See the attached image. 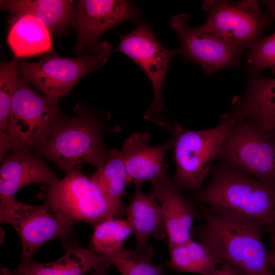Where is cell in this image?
<instances>
[{"mask_svg":"<svg viewBox=\"0 0 275 275\" xmlns=\"http://www.w3.org/2000/svg\"><path fill=\"white\" fill-rule=\"evenodd\" d=\"M200 210L204 222L194 227L193 235L209 246L219 262H229L246 275H273L262 240L263 223L218 213L203 204Z\"/></svg>","mask_w":275,"mask_h":275,"instance_id":"1","label":"cell"},{"mask_svg":"<svg viewBox=\"0 0 275 275\" xmlns=\"http://www.w3.org/2000/svg\"><path fill=\"white\" fill-rule=\"evenodd\" d=\"M210 172L208 184L190 199L218 213L275 227V188L224 161L211 167Z\"/></svg>","mask_w":275,"mask_h":275,"instance_id":"2","label":"cell"},{"mask_svg":"<svg viewBox=\"0 0 275 275\" xmlns=\"http://www.w3.org/2000/svg\"><path fill=\"white\" fill-rule=\"evenodd\" d=\"M236 105L226 114L218 126L204 130L187 129L178 123L169 122L167 129L172 134L173 160L176 172L172 179L179 189L194 194L203 189V183L217 158L230 131L241 115Z\"/></svg>","mask_w":275,"mask_h":275,"instance_id":"3","label":"cell"},{"mask_svg":"<svg viewBox=\"0 0 275 275\" xmlns=\"http://www.w3.org/2000/svg\"><path fill=\"white\" fill-rule=\"evenodd\" d=\"M103 133L101 123L91 113L79 111L71 118L62 115L45 145L34 154L53 161L66 173L82 163L97 169L107 155Z\"/></svg>","mask_w":275,"mask_h":275,"instance_id":"4","label":"cell"},{"mask_svg":"<svg viewBox=\"0 0 275 275\" xmlns=\"http://www.w3.org/2000/svg\"><path fill=\"white\" fill-rule=\"evenodd\" d=\"M80 168V165L74 167L52 184L43 185L37 198L75 223L81 221L95 226L111 217L120 218L126 208L111 203Z\"/></svg>","mask_w":275,"mask_h":275,"instance_id":"5","label":"cell"},{"mask_svg":"<svg viewBox=\"0 0 275 275\" xmlns=\"http://www.w3.org/2000/svg\"><path fill=\"white\" fill-rule=\"evenodd\" d=\"M59 100L36 92L21 76L14 94L7 132L11 152L33 153L42 148L63 114Z\"/></svg>","mask_w":275,"mask_h":275,"instance_id":"6","label":"cell"},{"mask_svg":"<svg viewBox=\"0 0 275 275\" xmlns=\"http://www.w3.org/2000/svg\"><path fill=\"white\" fill-rule=\"evenodd\" d=\"M217 158L275 188V142L263 126L242 108Z\"/></svg>","mask_w":275,"mask_h":275,"instance_id":"7","label":"cell"},{"mask_svg":"<svg viewBox=\"0 0 275 275\" xmlns=\"http://www.w3.org/2000/svg\"><path fill=\"white\" fill-rule=\"evenodd\" d=\"M0 222L11 225L22 245L20 263L32 261L36 250L50 240L71 237L75 223L60 211L42 203L31 205L15 197L0 198Z\"/></svg>","mask_w":275,"mask_h":275,"instance_id":"8","label":"cell"},{"mask_svg":"<svg viewBox=\"0 0 275 275\" xmlns=\"http://www.w3.org/2000/svg\"><path fill=\"white\" fill-rule=\"evenodd\" d=\"M111 51L71 58L49 53L36 62L17 58V65L20 75L28 84L44 96L59 100L81 77L103 66Z\"/></svg>","mask_w":275,"mask_h":275,"instance_id":"9","label":"cell"},{"mask_svg":"<svg viewBox=\"0 0 275 275\" xmlns=\"http://www.w3.org/2000/svg\"><path fill=\"white\" fill-rule=\"evenodd\" d=\"M203 9L208 15L205 22L197 27L200 31L249 48L260 40L274 20L254 0L205 1Z\"/></svg>","mask_w":275,"mask_h":275,"instance_id":"10","label":"cell"},{"mask_svg":"<svg viewBox=\"0 0 275 275\" xmlns=\"http://www.w3.org/2000/svg\"><path fill=\"white\" fill-rule=\"evenodd\" d=\"M119 36L120 43L114 51L125 54L140 66L153 86V100L144 119L166 127L168 122L162 115L163 81L172 58L181 54L180 48H166L156 39L149 25L143 21L129 33Z\"/></svg>","mask_w":275,"mask_h":275,"instance_id":"11","label":"cell"},{"mask_svg":"<svg viewBox=\"0 0 275 275\" xmlns=\"http://www.w3.org/2000/svg\"><path fill=\"white\" fill-rule=\"evenodd\" d=\"M140 18L139 9L127 1H77L72 25L77 36L74 51L79 53L85 48L95 54L111 51L110 44L99 37L120 23L138 22Z\"/></svg>","mask_w":275,"mask_h":275,"instance_id":"12","label":"cell"},{"mask_svg":"<svg viewBox=\"0 0 275 275\" xmlns=\"http://www.w3.org/2000/svg\"><path fill=\"white\" fill-rule=\"evenodd\" d=\"M188 16L180 14L171 20L170 26L180 41L181 55L187 62L194 61L209 76L229 67H239L244 45L200 31L188 25Z\"/></svg>","mask_w":275,"mask_h":275,"instance_id":"13","label":"cell"},{"mask_svg":"<svg viewBox=\"0 0 275 275\" xmlns=\"http://www.w3.org/2000/svg\"><path fill=\"white\" fill-rule=\"evenodd\" d=\"M151 182L149 194L161 207L169 249L193 239V222L202 218L201 210L182 195L170 177L168 169Z\"/></svg>","mask_w":275,"mask_h":275,"instance_id":"14","label":"cell"},{"mask_svg":"<svg viewBox=\"0 0 275 275\" xmlns=\"http://www.w3.org/2000/svg\"><path fill=\"white\" fill-rule=\"evenodd\" d=\"M148 132L136 131L126 139L120 151L127 172L129 181L135 187L151 182L168 169L164 163L166 152L172 149V141L152 147Z\"/></svg>","mask_w":275,"mask_h":275,"instance_id":"15","label":"cell"},{"mask_svg":"<svg viewBox=\"0 0 275 275\" xmlns=\"http://www.w3.org/2000/svg\"><path fill=\"white\" fill-rule=\"evenodd\" d=\"M59 180L42 158L31 152H11L0 169V198L14 197L21 188L33 184H52Z\"/></svg>","mask_w":275,"mask_h":275,"instance_id":"16","label":"cell"},{"mask_svg":"<svg viewBox=\"0 0 275 275\" xmlns=\"http://www.w3.org/2000/svg\"><path fill=\"white\" fill-rule=\"evenodd\" d=\"M125 214L136 238L135 250L150 260L153 250L147 243L148 238L152 237L163 240L167 237L164 217L159 203L150 194L145 193L141 187H135Z\"/></svg>","mask_w":275,"mask_h":275,"instance_id":"17","label":"cell"},{"mask_svg":"<svg viewBox=\"0 0 275 275\" xmlns=\"http://www.w3.org/2000/svg\"><path fill=\"white\" fill-rule=\"evenodd\" d=\"M0 7L10 12L11 21L23 15L34 16L51 35L67 34L75 14L71 0H1Z\"/></svg>","mask_w":275,"mask_h":275,"instance_id":"18","label":"cell"},{"mask_svg":"<svg viewBox=\"0 0 275 275\" xmlns=\"http://www.w3.org/2000/svg\"><path fill=\"white\" fill-rule=\"evenodd\" d=\"M69 238L61 240L65 252L61 258L47 263L32 260L19 263L12 275H85L89 272L102 257L80 247L75 240L69 241Z\"/></svg>","mask_w":275,"mask_h":275,"instance_id":"19","label":"cell"},{"mask_svg":"<svg viewBox=\"0 0 275 275\" xmlns=\"http://www.w3.org/2000/svg\"><path fill=\"white\" fill-rule=\"evenodd\" d=\"M245 95L235 99L245 113L256 119L265 130L275 132V78H268L249 69Z\"/></svg>","mask_w":275,"mask_h":275,"instance_id":"20","label":"cell"},{"mask_svg":"<svg viewBox=\"0 0 275 275\" xmlns=\"http://www.w3.org/2000/svg\"><path fill=\"white\" fill-rule=\"evenodd\" d=\"M11 22L6 41L16 58L52 50L51 35L38 19L31 15H23Z\"/></svg>","mask_w":275,"mask_h":275,"instance_id":"21","label":"cell"},{"mask_svg":"<svg viewBox=\"0 0 275 275\" xmlns=\"http://www.w3.org/2000/svg\"><path fill=\"white\" fill-rule=\"evenodd\" d=\"M169 268L180 272L211 275L219 260L207 245L193 239L169 249Z\"/></svg>","mask_w":275,"mask_h":275,"instance_id":"22","label":"cell"},{"mask_svg":"<svg viewBox=\"0 0 275 275\" xmlns=\"http://www.w3.org/2000/svg\"><path fill=\"white\" fill-rule=\"evenodd\" d=\"M91 179L111 203L118 207L126 208L122 196L129 181L120 151L114 149L107 151L105 162L97 169Z\"/></svg>","mask_w":275,"mask_h":275,"instance_id":"23","label":"cell"},{"mask_svg":"<svg viewBox=\"0 0 275 275\" xmlns=\"http://www.w3.org/2000/svg\"><path fill=\"white\" fill-rule=\"evenodd\" d=\"M94 227L90 249L99 256L123 248L124 241L132 233L126 219L111 217Z\"/></svg>","mask_w":275,"mask_h":275,"instance_id":"24","label":"cell"},{"mask_svg":"<svg viewBox=\"0 0 275 275\" xmlns=\"http://www.w3.org/2000/svg\"><path fill=\"white\" fill-rule=\"evenodd\" d=\"M101 256L114 265L121 275H164L162 265L150 263L135 250L122 248Z\"/></svg>","mask_w":275,"mask_h":275,"instance_id":"25","label":"cell"},{"mask_svg":"<svg viewBox=\"0 0 275 275\" xmlns=\"http://www.w3.org/2000/svg\"><path fill=\"white\" fill-rule=\"evenodd\" d=\"M20 77L17 58L1 63L0 133L7 131L12 100Z\"/></svg>","mask_w":275,"mask_h":275,"instance_id":"26","label":"cell"},{"mask_svg":"<svg viewBox=\"0 0 275 275\" xmlns=\"http://www.w3.org/2000/svg\"><path fill=\"white\" fill-rule=\"evenodd\" d=\"M248 63L251 69L259 72L266 68L275 72V32L259 40L246 51Z\"/></svg>","mask_w":275,"mask_h":275,"instance_id":"27","label":"cell"},{"mask_svg":"<svg viewBox=\"0 0 275 275\" xmlns=\"http://www.w3.org/2000/svg\"><path fill=\"white\" fill-rule=\"evenodd\" d=\"M220 268H217L211 275H246L241 270L229 262L224 261Z\"/></svg>","mask_w":275,"mask_h":275,"instance_id":"28","label":"cell"},{"mask_svg":"<svg viewBox=\"0 0 275 275\" xmlns=\"http://www.w3.org/2000/svg\"><path fill=\"white\" fill-rule=\"evenodd\" d=\"M12 148V142L7 132L0 133V158L2 162L6 153L11 151Z\"/></svg>","mask_w":275,"mask_h":275,"instance_id":"29","label":"cell"},{"mask_svg":"<svg viewBox=\"0 0 275 275\" xmlns=\"http://www.w3.org/2000/svg\"><path fill=\"white\" fill-rule=\"evenodd\" d=\"M111 265L109 261L102 258L89 272L88 275H109L107 270Z\"/></svg>","mask_w":275,"mask_h":275,"instance_id":"30","label":"cell"},{"mask_svg":"<svg viewBox=\"0 0 275 275\" xmlns=\"http://www.w3.org/2000/svg\"><path fill=\"white\" fill-rule=\"evenodd\" d=\"M270 236L272 244V250L269 253V259L271 267L275 268V230L270 228Z\"/></svg>","mask_w":275,"mask_h":275,"instance_id":"31","label":"cell"},{"mask_svg":"<svg viewBox=\"0 0 275 275\" xmlns=\"http://www.w3.org/2000/svg\"><path fill=\"white\" fill-rule=\"evenodd\" d=\"M263 4L266 6L271 17L275 19V0L263 1Z\"/></svg>","mask_w":275,"mask_h":275,"instance_id":"32","label":"cell"},{"mask_svg":"<svg viewBox=\"0 0 275 275\" xmlns=\"http://www.w3.org/2000/svg\"><path fill=\"white\" fill-rule=\"evenodd\" d=\"M0 275H12V271L8 268H3L1 271Z\"/></svg>","mask_w":275,"mask_h":275,"instance_id":"33","label":"cell"},{"mask_svg":"<svg viewBox=\"0 0 275 275\" xmlns=\"http://www.w3.org/2000/svg\"><path fill=\"white\" fill-rule=\"evenodd\" d=\"M269 133L270 134V135L271 136V137L272 138V139L274 140V142H275V132L274 133Z\"/></svg>","mask_w":275,"mask_h":275,"instance_id":"34","label":"cell"},{"mask_svg":"<svg viewBox=\"0 0 275 275\" xmlns=\"http://www.w3.org/2000/svg\"><path fill=\"white\" fill-rule=\"evenodd\" d=\"M271 229H274V230H275V227H274L273 228H271Z\"/></svg>","mask_w":275,"mask_h":275,"instance_id":"35","label":"cell"}]
</instances>
